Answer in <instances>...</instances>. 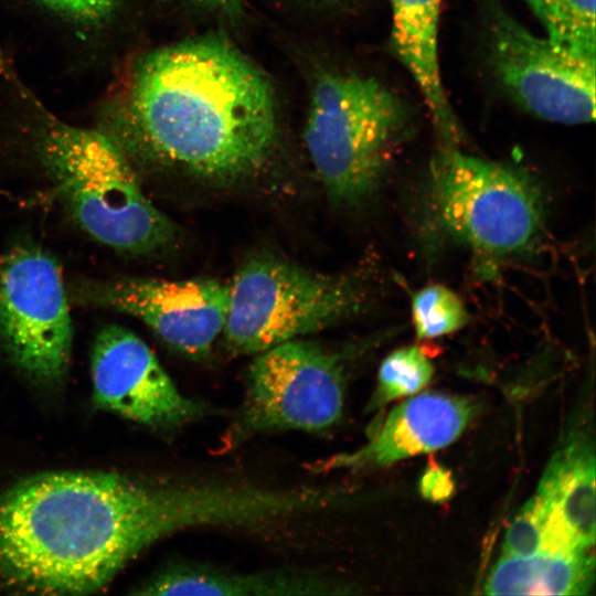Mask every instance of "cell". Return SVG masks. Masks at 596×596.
<instances>
[{
  "label": "cell",
  "mask_w": 596,
  "mask_h": 596,
  "mask_svg": "<svg viewBox=\"0 0 596 596\" xmlns=\"http://www.w3.org/2000/svg\"><path fill=\"white\" fill-rule=\"evenodd\" d=\"M406 121L400 98L374 78L328 73L317 79L304 139L332 202L352 206L375 193Z\"/></svg>",
  "instance_id": "277c9868"
},
{
  "label": "cell",
  "mask_w": 596,
  "mask_h": 596,
  "mask_svg": "<svg viewBox=\"0 0 596 596\" xmlns=\"http://www.w3.org/2000/svg\"><path fill=\"white\" fill-rule=\"evenodd\" d=\"M433 365L421 348L412 345L390 353L382 362L372 404L379 405L416 393L430 381Z\"/></svg>",
  "instance_id": "d6986e66"
},
{
  "label": "cell",
  "mask_w": 596,
  "mask_h": 596,
  "mask_svg": "<svg viewBox=\"0 0 596 596\" xmlns=\"http://www.w3.org/2000/svg\"><path fill=\"white\" fill-rule=\"evenodd\" d=\"M41 155L67 209L96 241L132 254L171 241L172 223L142 193L113 137L53 121L43 132Z\"/></svg>",
  "instance_id": "3957f363"
},
{
  "label": "cell",
  "mask_w": 596,
  "mask_h": 596,
  "mask_svg": "<svg viewBox=\"0 0 596 596\" xmlns=\"http://www.w3.org/2000/svg\"><path fill=\"white\" fill-rule=\"evenodd\" d=\"M412 320L417 338L432 339L461 329L469 315L461 298L443 285H428L412 297Z\"/></svg>",
  "instance_id": "ac0fdd59"
},
{
  "label": "cell",
  "mask_w": 596,
  "mask_h": 596,
  "mask_svg": "<svg viewBox=\"0 0 596 596\" xmlns=\"http://www.w3.org/2000/svg\"><path fill=\"white\" fill-rule=\"evenodd\" d=\"M93 304L135 316L170 348L206 359L226 321L230 284L217 279L126 278L89 287Z\"/></svg>",
  "instance_id": "8fae6325"
},
{
  "label": "cell",
  "mask_w": 596,
  "mask_h": 596,
  "mask_svg": "<svg viewBox=\"0 0 596 596\" xmlns=\"http://www.w3.org/2000/svg\"><path fill=\"white\" fill-rule=\"evenodd\" d=\"M588 551L595 542V458L574 443L554 455L534 496Z\"/></svg>",
  "instance_id": "9a60e30c"
},
{
  "label": "cell",
  "mask_w": 596,
  "mask_h": 596,
  "mask_svg": "<svg viewBox=\"0 0 596 596\" xmlns=\"http://www.w3.org/2000/svg\"><path fill=\"white\" fill-rule=\"evenodd\" d=\"M491 67L509 95L535 116L566 125L595 119V64L524 28L500 3L487 12Z\"/></svg>",
  "instance_id": "9c48e42d"
},
{
  "label": "cell",
  "mask_w": 596,
  "mask_h": 596,
  "mask_svg": "<svg viewBox=\"0 0 596 596\" xmlns=\"http://www.w3.org/2000/svg\"><path fill=\"white\" fill-rule=\"evenodd\" d=\"M594 582L588 553L505 555L485 584L488 595H585Z\"/></svg>",
  "instance_id": "2e32d148"
},
{
  "label": "cell",
  "mask_w": 596,
  "mask_h": 596,
  "mask_svg": "<svg viewBox=\"0 0 596 596\" xmlns=\"http://www.w3.org/2000/svg\"><path fill=\"white\" fill-rule=\"evenodd\" d=\"M118 132L126 155L146 163L216 183L241 180L274 148V93L227 40H187L139 62Z\"/></svg>",
  "instance_id": "7a4b0ae2"
},
{
  "label": "cell",
  "mask_w": 596,
  "mask_h": 596,
  "mask_svg": "<svg viewBox=\"0 0 596 596\" xmlns=\"http://www.w3.org/2000/svg\"><path fill=\"white\" fill-rule=\"evenodd\" d=\"M546 39L570 55L595 64V0H524Z\"/></svg>",
  "instance_id": "e0dca14e"
},
{
  "label": "cell",
  "mask_w": 596,
  "mask_h": 596,
  "mask_svg": "<svg viewBox=\"0 0 596 596\" xmlns=\"http://www.w3.org/2000/svg\"><path fill=\"white\" fill-rule=\"evenodd\" d=\"M0 336L13 363L31 379L64 376L72 351V321L58 265L35 247L0 258Z\"/></svg>",
  "instance_id": "ba28073f"
},
{
  "label": "cell",
  "mask_w": 596,
  "mask_h": 596,
  "mask_svg": "<svg viewBox=\"0 0 596 596\" xmlns=\"http://www.w3.org/2000/svg\"><path fill=\"white\" fill-rule=\"evenodd\" d=\"M473 408L461 397L425 393L397 405L361 448L332 456L323 470L364 469L439 449L468 425Z\"/></svg>",
  "instance_id": "7c38bea8"
},
{
  "label": "cell",
  "mask_w": 596,
  "mask_h": 596,
  "mask_svg": "<svg viewBox=\"0 0 596 596\" xmlns=\"http://www.w3.org/2000/svg\"><path fill=\"white\" fill-rule=\"evenodd\" d=\"M364 301L363 287L351 276L252 258L230 284L225 347L235 355H256L329 328L358 313Z\"/></svg>",
  "instance_id": "5b68a950"
},
{
  "label": "cell",
  "mask_w": 596,
  "mask_h": 596,
  "mask_svg": "<svg viewBox=\"0 0 596 596\" xmlns=\"http://www.w3.org/2000/svg\"><path fill=\"white\" fill-rule=\"evenodd\" d=\"M200 6L214 10L233 13L240 9L242 0H190Z\"/></svg>",
  "instance_id": "7402d4cb"
},
{
  "label": "cell",
  "mask_w": 596,
  "mask_h": 596,
  "mask_svg": "<svg viewBox=\"0 0 596 596\" xmlns=\"http://www.w3.org/2000/svg\"><path fill=\"white\" fill-rule=\"evenodd\" d=\"M50 8L81 20H98L110 13L119 0H41Z\"/></svg>",
  "instance_id": "ffe728a7"
},
{
  "label": "cell",
  "mask_w": 596,
  "mask_h": 596,
  "mask_svg": "<svg viewBox=\"0 0 596 596\" xmlns=\"http://www.w3.org/2000/svg\"><path fill=\"white\" fill-rule=\"evenodd\" d=\"M196 514L183 479L103 471L31 476L0 496V586L95 593L152 544L190 530Z\"/></svg>",
  "instance_id": "6da1fadb"
},
{
  "label": "cell",
  "mask_w": 596,
  "mask_h": 596,
  "mask_svg": "<svg viewBox=\"0 0 596 596\" xmlns=\"http://www.w3.org/2000/svg\"><path fill=\"white\" fill-rule=\"evenodd\" d=\"M338 593H341V586L321 572H244L193 561L171 562L134 590V594L149 596H316Z\"/></svg>",
  "instance_id": "4fadbf2b"
},
{
  "label": "cell",
  "mask_w": 596,
  "mask_h": 596,
  "mask_svg": "<svg viewBox=\"0 0 596 596\" xmlns=\"http://www.w3.org/2000/svg\"><path fill=\"white\" fill-rule=\"evenodd\" d=\"M441 0H390L393 49L416 82L443 143H457L458 126L438 61Z\"/></svg>",
  "instance_id": "5bb4252c"
},
{
  "label": "cell",
  "mask_w": 596,
  "mask_h": 596,
  "mask_svg": "<svg viewBox=\"0 0 596 596\" xmlns=\"http://www.w3.org/2000/svg\"><path fill=\"white\" fill-rule=\"evenodd\" d=\"M419 487L422 494L432 501H443L454 491L450 473L438 466L430 467L424 473Z\"/></svg>",
  "instance_id": "44dd1931"
},
{
  "label": "cell",
  "mask_w": 596,
  "mask_h": 596,
  "mask_svg": "<svg viewBox=\"0 0 596 596\" xmlns=\"http://www.w3.org/2000/svg\"><path fill=\"white\" fill-rule=\"evenodd\" d=\"M231 444L270 433H318L334 426L344 406L345 374L339 354L301 338L254 355Z\"/></svg>",
  "instance_id": "52a82bcc"
},
{
  "label": "cell",
  "mask_w": 596,
  "mask_h": 596,
  "mask_svg": "<svg viewBox=\"0 0 596 596\" xmlns=\"http://www.w3.org/2000/svg\"><path fill=\"white\" fill-rule=\"evenodd\" d=\"M429 195L440 225L473 251L507 256L530 246L543 204L523 171L441 145L430 162Z\"/></svg>",
  "instance_id": "8992f818"
},
{
  "label": "cell",
  "mask_w": 596,
  "mask_h": 596,
  "mask_svg": "<svg viewBox=\"0 0 596 596\" xmlns=\"http://www.w3.org/2000/svg\"><path fill=\"white\" fill-rule=\"evenodd\" d=\"M91 372L99 408L149 428L173 432L215 413L207 403L182 393L147 343L119 326L97 334Z\"/></svg>",
  "instance_id": "30bf717a"
}]
</instances>
